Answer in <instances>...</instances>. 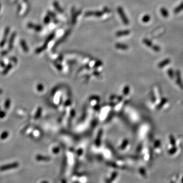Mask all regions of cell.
<instances>
[{"instance_id":"obj_24","label":"cell","mask_w":183,"mask_h":183,"mask_svg":"<svg viewBox=\"0 0 183 183\" xmlns=\"http://www.w3.org/2000/svg\"><path fill=\"white\" fill-rule=\"evenodd\" d=\"M6 115V112L5 111H0V119L4 118Z\"/></svg>"},{"instance_id":"obj_15","label":"cell","mask_w":183,"mask_h":183,"mask_svg":"<svg viewBox=\"0 0 183 183\" xmlns=\"http://www.w3.org/2000/svg\"><path fill=\"white\" fill-rule=\"evenodd\" d=\"M151 19V16L148 14H145L144 16H143L141 21L143 22L144 23H147Z\"/></svg>"},{"instance_id":"obj_10","label":"cell","mask_w":183,"mask_h":183,"mask_svg":"<svg viewBox=\"0 0 183 183\" xmlns=\"http://www.w3.org/2000/svg\"><path fill=\"white\" fill-rule=\"evenodd\" d=\"M9 30H10V29L9 28H7L6 29L5 32V35H6V36H5V37H4L5 38H4V39L2 40V41H1V43H0V46H1V47H2V46H4V45L5 44V43H6V38L8 34V33L9 32Z\"/></svg>"},{"instance_id":"obj_9","label":"cell","mask_w":183,"mask_h":183,"mask_svg":"<svg viewBox=\"0 0 183 183\" xmlns=\"http://www.w3.org/2000/svg\"><path fill=\"white\" fill-rule=\"evenodd\" d=\"M160 13L161 15L163 16L164 17L166 18L169 16V12L167 10V9H166L164 7H162L160 9Z\"/></svg>"},{"instance_id":"obj_12","label":"cell","mask_w":183,"mask_h":183,"mask_svg":"<svg viewBox=\"0 0 183 183\" xmlns=\"http://www.w3.org/2000/svg\"><path fill=\"white\" fill-rule=\"evenodd\" d=\"M47 43L46 42L45 44L42 46V47H39L36 50V51H35L36 53V54H39L40 52H41L44 51V50H45L46 48V47H47Z\"/></svg>"},{"instance_id":"obj_19","label":"cell","mask_w":183,"mask_h":183,"mask_svg":"<svg viewBox=\"0 0 183 183\" xmlns=\"http://www.w3.org/2000/svg\"><path fill=\"white\" fill-rule=\"evenodd\" d=\"M10 104H11V100L10 99H6V100L5 102V104H4V107L5 109L7 110L9 109L10 107Z\"/></svg>"},{"instance_id":"obj_3","label":"cell","mask_w":183,"mask_h":183,"mask_svg":"<svg viewBox=\"0 0 183 183\" xmlns=\"http://www.w3.org/2000/svg\"><path fill=\"white\" fill-rule=\"evenodd\" d=\"M104 13L101 11H88L86 12L85 14V15L86 16V17H89V16H96V17H101V16L103 15Z\"/></svg>"},{"instance_id":"obj_17","label":"cell","mask_w":183,"mask_h":183,"mask_svg":"<svg viewBox=\"0 0 183 183\" xmlns=\"http://www.w3.org/2000/svg\"><path fill=\"white\" fill-rule=\"evenodd\" d=\"M15 33H13V34L12 35L10 39V41H9V49H11L12 47H13V42H14V39L15 38Z\"/></svg>"},{"instance_id":"obj_7","label":"cell","mask_w":183,"mask_h":183,"mask_svg":"<svg viewBox=\"0 0 183 183\" xmlns=\"http://www.w3.org/2000/svg\"><path fill=\"white\" fill-rule=\"evenodd\" d=\"M170 62V59H166L165 60H164L163 61H161V62H160L159 64H158V67L159 68H163L165 67V66H166L167 65H168V64H169Z\"/></svg>"},{"instance_id":"obj_2","label":"cell","mask_w":183,"mask_h":183,"mask_svg":"<svg viewBox=\"0 0 183 183\" xmlns=\"http://www.w3.org/2000/svg\"><path fill=\"white\" fill-rule=\"evenodd\" d=\"M19 166V163L18 162H14L13 163L8 164L0 166V171H3L9 170V169H14L17 168Z\"/></svg>"},{"instance_id":"obj_28","label":"cell","mask_w":183,"mask_h":183,"mask_svg":"<svg viewBox=\"0 0 183 183\" xmlns=\"http://www.w3.org/2000/svg\"><path fill=\"white\" fill-rule=\"evenodd\" d=\"M1 107H0V111H1Z\"/></svg>"},{"instance_id":"obj_4","label":"cell","mask_w":183,"mask_h":183,"mask_svg":"<svg viewBox=\"0 0 183 183\" xmlns=\"http://www.w3.org/2000/svg\"><path fill=\"white\" fill-rule=\"evenodd\" d=\"M28 26L29 28L34 29L36 31H40L42 30V26H41L39 25H35L34 24H31V23H29V24H28Z\"/></svg>"},{"instance_id":"obj_14","label":"cell","mask_w":183,"mask_h":183,"mask_svg":"<svg viewBox=\"0 0 183 183\" xmlns=\"http://www.w3.org/2000/svg\"><path fill=\"white\" fill-rule=\"evenodd\" d=\"M21 47L23 49V50L25 51V52H28V47L27 45H26V42L24 41V40H21Z\"/></svg>"},{"instance_id":"obj_5","label":"cell","mask_w":183,"mask_h":183,"mask_svg":"<svg viewBox=\"0 0 183 183\" xmlns=\"http://www.w3.org/2000/svg\"><path fill=\"white\" fill-rule=\"evenodd\" d=\"M115 47L119 49L123 50V51H126V50L128 49L129 46L125 44H123V43H116L115 44Z\"/></svg>"},{"instance_id":"obj_8","label":"cell","mask_w":183,"mask_h":183,"mask_svg":"<svg viewBox=\"0 0 183 183\" xmlns=\"http://www.w3.org/2000/svg\"><path fill=\"white\" fill-rule=\"evenodd\" d=\"M53 5H54V6L55 7V8L56 11H58L59 13H63V10L61 7L60 6L59 3L58 2L54 1V3H53Z\"/></svg>"},{"instance_id":"obj_26","label":"cell","mask_w":183,"mask_h":183,"mask_svg":"<svg viewBox=\"0 0 183 183\" xmlns=\"http://www.w3.org/2000/svg\"><path fill=\"white\" fill-rule=\"evenodd\" d=\"M48 15L50 16V17H54V18H55V13L52 12H51V11L48 12Z\"/></svg>"},{"instance_id":"obj_11","label":"cell","mask_w":183,"mask_h":183,"mask_svg":"<svg viewBox=\"0 0 183 183\" xmlns=\"http://www.w3.org/2000/svg\"><path fill=\"white\" fill-rule=\"evenodd\" d=\"M142 42L146 46H147L148 47H152L153 45L152 42L150 40H149L148 39H146V38L144 39Z\"/></svg>"},{"instance_id":"obj_25","label":"cell","mask_w":183,"mask_h":183,"mask_svg":"<svg viewBox=\"0 0 183 183\" xmlns=\"http://www.w3.org/2000/svg\"><path fill=\"white\" fill-rule=\"evenodd\" d=\"M168 75H169V76H170V77L172 78L173 75H174V72H173L172 70L171 69H169L168 71Z\"/></svg>"},{"instance_id":"obj_21","label":"cell","mask_w":183,"mask_h":183,"mask_svg":"<svg viewBox=\"0 0 183 183\" xmlns=\"http://www.w3.org/2000/svg\"><path fill=\"white\" fill-rule=\"evenodd\" d=\"M55 36V34L54 33H52V34H51V35H50L48 37L46 38V42L47 43H48L50 41H51L52 39H53L54 38Z\"/></svg>"},{"instance_id":"obj_29","label":"cell","mask_w":183,"mask_h":183,"mask_svg":"<svg viewBox=\"0 0 183 183\" xmlns=\"http://www.w3.org/2000/svg\"><path fill=\"white\" fill-rule=\"evenodd\" d=\"M0 7H1V6H0Z\"/></svg>"},{"instance_id":"obj_23","label":"cell","mask_w":183,"mask_h":183,"mask_svg":"<svg viewBox=\"0 0 183 183\" xmlns=\"http://www.w3.org/2000/svg\"><path fill=\"white\" fill-rule=\"evenodd\" d=\"M50 20H51V19H50V16L49 15H47L44 18V23H45L46 24H47L50 22Z\"/></svg>"},{"instance_id":"obj_6","label":"cell","mask_w":183,"mask_h":183,"mask_svg":"<svg viewBox=\"0 0 183 183\" xmlns=\"http://www.w3.org/2000/svg\"><path fill=\"white\" fill-rule=\"evenodd\" d=\"M130 33V31L128 30H122L119 31L116 33V36L118 37H121L123 36H126L129 35Z\"/></svg>"},{"instance_id":"obj_18","label":"cell","mask_w":183,"mask_h":183,"mask_svg":"<svg viewBox=\"0 0 183 183\" xmlns=\"http://www.w3.org/2000/svg\"><path fill=\"white\" fill-rule=\"evenodd\" d=\"M12 67V65L11 64H9L7 67L5 68V69L4 70V71H3L2 74L3 75H6L8 73V72L10 70V69Z\"/></svg>"},{"instance_id":"obj_16","label":"cell","mask_w":183,"mask_h":183,"mask_svg":"<svg viewBox=\"0 0 183 183\" xmlns=\"http://www.w3.org/2000/svg\"><path fill=\"white\" fill-rule=\"evenodd\" d=\"M182 10H183V2H182L181 4L179 5L177 8H175L174 10V13L175 14L179 13L180 11H181Z\"/></svg>"},{"instance_id":"obj_1","label":"cell","mask_w":183,"mask_h":183,"mask_svg":"<svg viewBox=\"0 0 183 183\" xmlns=\"http://www.w3.org/2000/svg\"><path fill=\"white\" fill-rule=\"evenodd\" d=\"M117 11L119 13V14L120 16V17L122 19V21L125 25H128L129 24V21L128 17H127V15H126L125 13L123 10V8H122L121 7H119L117 9Z\"/></svg>"},{"instance_id":"obj_13","label":"cell","mask_w":183,"mask_h":183,"mask_svg":"<svg viewBox=\"0 0 183 183\" xmlns=\"http://www.w3.org/2000/svg\"><path fill=\"white\" fill-rule=\"evenodd\" d=\"M9 136V132L7 131H5L4 132H3L1 135H0V139L1 140H4V139H6Z\"/></svg>"},{"instance_id":"obj_27","label":"cell","mask_w":183,"mask_h":183,"mask_svg":"<svg viewBox=\"0 0 183 183\" xmlns=\"http://www.w3.org/2000/svg\"><path fill=\"white\" fill-rule=\"evenodd\" d=\"M2 93H3V91L1 89H0V94H2Z\"/></svg>"},{"instance_id":"obj_20","label":"cell","mask_w":183,"mask_h":183,"mask_svg":"<svg viewBox=\"0 0 183 183\" xmlns=\"http://www.w3.org/2000/svg\"><path fill=\"white\" fill-rule=\"evenodd\" d=\"M81 13V11H79L78 12H76L75 14H73V15L72 16V19L73 24H75V22H76V18H77V16L78 15H79Z\"/></svg>"},{"instance_id":"obj_22","label":"cell","mask_w":183,"mask_h":183,"mask_svg":"<svg viewBox=\"0 0 183 183\" xmlns=\"http://www.w3.org/2000/svg\"><path fill=\"white\" fill-rule=\"evenodd\" d=\"M152 47V49L153 50V51H156V52H159L161 51V48L158 45H153Z\"/></svg>"}]
</instances>
